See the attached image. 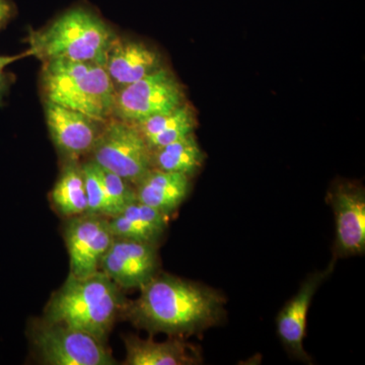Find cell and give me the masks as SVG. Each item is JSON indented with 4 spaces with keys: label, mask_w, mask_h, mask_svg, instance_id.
Instances as JSON below:
<instances>
[{
    "label": "cell",
    "mask_w": 365,
    "mask_h": 365,
    "mask_svg": "<svg viewBox=\"0 0 365 365\" xmlns=\"http://www.w3.org/2000/svg\"><path fill=\"white\" fill-rule=\"evenodd\" d=\"M191 177L180 173L150 169L134 185L136 200L170 216L186 200Z\"/></svg>",
    "instance_id": "obj_15"
},
{
    "label": "cell",
    "mask_w": 365,
    "mask_h": 365,
    "mask_svg": "<svg viewBox=\"0 0 365 365\" xmlns=\"http://www.w3.org/2000/svg\"><path fill=\"white\" fill-rule=\"evenodd\" d=\"M41 86L45 102L76 110L101 122L112 117L116 91L104 64L69 60L44 62Z\"/></svg>",
    "instance_id": "obj_4"
},
{
    "label": "cell",
    "mask_w": 365,
    "mask_h": 365,
    "mask_svg": "<svg viewBox=\"0 0 365 365\" xmlns=\"http://www.w3.org/2000/svg\"><path fill=\"white\" fill-rule=\"evenodd\" d=\"M103 169L135 185L151 169V150L136 125L111 117L91 151Z\"/></svg>",
    "instance_id": "obj_6"
},
{
    "label": "cell",
    "mask_w": 365,
    "mask_h": 365,
    "mask_svg": "<svg viewBox=\"0 0 365 365\" xmlns=\"http://www.w3.org/2000/svg\"><path fill=\"white\" fill-rule=\"evenodd\" d=\"M158 269V245L116 237L100 267L121 289H139L157 275Z\"/></svg>",
    "instance_id": "obj_10"
},
{
    "label": "cell",
    "mask_w": 365,
    "mask_h": 365,
    "mask_svg": "<svg viewBox=\"0 0 365 365\" xmlns=\"http://www.w3.org/2000/svg\"><path fill=\"white\" fill-rule=\"evenodd\" d=\"M205 158L195 135L191 133L151 150V169L180 173L192 177L201 169Z\"/></svg>",
    "instance_id": "obj_18"
},
{
    "label": "cell",
    "mask_w": 365,
    "mask_h": 365,
    "mask_svg": "<svg viewBox=\"0 0 365 365\" xmlns=\"http://www.w3.org/2000/svg\"><path fill=\"white\" fill-rule=\"evenodd\" d=\"M168 217L157 209L135 200L109 218L110 230L116 239L158 245L167 230Z\"/></svg>",
    "instance_id": "obj_16"
},
{
    "label": "cell",
    "mask_w": 365,
    "mask_h": 365,
    "mask_svg": "<svg viewBox=\"0 0 365 365\" xmlns=\"http://www.w3.org/2000/svg\"><path fill=\"white\" fill-rule=\"evenodd\" d=\"M335 216L334 258L361 256L365 252V193L360 185L339 182L329 192Z\"/></svg>",
    "instance_id": "obj_9"
},
{
    "label": "cell",
    "mask_w": 365,
    "mask_h": 365,
    "mask_svg": "<svg viewBox=\"0 0 365 365\" xmlns=\"http://www.w3.org/2000/svg\"><path fill=\"white\" fill-rule=\"evenodd\" d=\"M126 365H194L202 362L200 349L185 342L181 337H173L163 342L153 338L143 339L129 335L123 338Z\"/></svg>",
    "instance_id": "obj_14"
},
{
    "label": "cell",
    "mask_w": 365,
    "mask_h": 365,
    "mask_svg": "<svg viewBox=\"0 0 365 365\" xmlns=\"http://www.w3.org/2000/svg\"><path fill=\"white\" fill-rule=\"evenodd\" d=\"M50 199L57 212L66 217L85 215L88 211L85 177L78 160H68L55 182Z\"/></svg>",
    "instance_id": "obj_19"
},
{
    "label": "cell",
    "mask_w": 365,
    "mask_h": 365,
    "mask_svg": "<svg viewBox=\"0 0 365 365\" xmlns=\"http://www.w3.org/2000/svg\"><path fill=\"white\" fill-rule=\"evenodd\" d=\"M26 55L28 56L29 53L16 56H0V107L4 105V97L11 86V76L6 72V66Z\"/></svg>",
    "instance_id": "obj_21"
},
{
    "label": "cell",
    "mask_w": 365,
    "mask_h": 365,
    "mask_svg": "<svg viewBox=\"0 0 365 365\" xmlns=\"http://www.w3.org/2000/svg\"><path fill=\"white\" fill-rule=\"evenodd\" d=\"M45 117L53 143L68 160L91 153L105 123L51 102H45Z\"/></svg>",
    "instance_id": "obj_12"
},
{
    "label": "cell",
    "mask_w": 365,
    "mask_h": 365,
    "mask_svg": "<svg viewBox=\"0 0 365 365\" xmlns=\"http://www.w3.org/2000/svg\"><path fill=\"white\" fill-rule=\"evenodd\" d=\"M30 336L36 353L44 364H116L105 342L71 327L43 318L34 323Z\"/></svg>",
    "instance_id": "obj_5"
},
{
    "label": "cell",
    "mask_w": 365,
    "mask_h": 365,
    "mask_svg": "<svg viewBox=\"0 0 365 365\" xmlns=\"http://www.w3.org/2000/svg\"><path fill=\"white\" fill-rule=\"evenodd\" d=\"M336 260L333 258L325 270L309 274L302 281L299 292L288 300L276 319L277 334L285 349L304 364H311L312 360L304 347L309 307L318 288L332 274Z\"/></svg>",
    "instance_id": "obj_11"
},
{
    "label": "cell",
    "mask_w": 365,
    "mask_h": 365,
    "mask_svg": "<svg viewBox=\"0 0 365 365\" xmlns=\"http://www.w3.org/2000/svg\"><path fill=\"white\" fill-rule=\"evenodd\" d=\"M16 14V7L13 0H0V30L14 18Z\"/></svg>",
    "instance_id": "obj_22"
},
{
    "label": "cell",
    "mask_w": 365,
    "mask_h": 365,
    "mask_svg": "<svg viewBox=\"0 0 365 365\" xmlns=\"http://www.w3.org/2000/svg\"><path fill=\"white\" fill-rule=\"evenodd\" d=\"M109 218L85 215L69 218L64 230L71 275L86 277L100 271L101 263L114 241Z\"/></svg>",
    "instance_id": "obj_8"
},
{
    "label": "cell",
    "mask_w": 365,
    "mask_h": 365,
    "mask_svg": "<svg viewBox=\"0 0 365 365\" xmlns=\"http://www.w3.org/2000/svg\"><path fill=\"white\" fill-rule=\"evenodd\" d=\"M118 35L107 21L88 7H71L49 25L29 36V55L44 62L55 60L105 64Z\"/></svg>",
    "instance_id": "obj_3"
},
{
    "label": "cell",
    "mask_w": 365,
    "mask_h": 365,
    "mask_svg": "<svg viewBox=\"0 0 365 365\" xmlns=\"http://www.w3.org/2000/svg\"><path fill=\"white\" fill-rule=\"evenodd\" d=\"M85 177L88 211L90 215H102L106 217V191L103 170L93 160L81 165Z\"/></svg>",
    "instance_id": "obj_20"
},
{
    "label": "cell",
    "mask_w": 365,
    "mask_h": 365,
    "mask_svg": "<svg viewBox=\"0 0 365 365\" xmlns=\"http://www.w3.org/2000/svg\"><path fill=\"white\" fill-rule=\"evenodd\" d=\"M126 302L121 288L102 271L86 277L69 274L52 295L44 319L83 331L106 343Z\"/></svg>",
    "instance_id": "obj_2"
},
{
    "label": "cell",
    "mask_w": 365,
    "mask_h": 365,
    "mask_svg": "<svg viewBox=\"0 0 365 365\" xmlns=\"http://www.w3.org/2000/svg\"><path fill=\"white\" fill-rule=\"evenodd\" d=\"M187 103L186 93L169 67L163 66L115 93L112 117L135 124Z\"/></svg>",
    "instance_id": "obj_7"
},
{
    "label": "cell",
    "mask_w": 365,
    "mask_h": 365,
    "mask_svg": "<svg viewBox=\"0 0 365 365\" xmlns=\"http://www.w3.org/2000/svg\"><path fill=\"white\" fill-rule=\"evenodd\" d=\"M165 66L157 50L140 41L117 36L106 56L104 67L115 91L140 81Z\"/></svg>",
    "instance_id": "obj_13"
},
{
    "label": "cell",
    "mask_w": 365,
    "mask_h": 365,
    "mask_svg": "<svg viewBox=\"0 0 365 365\" xmlns=\"http://www.w3.org/2000/svg\"><path fill=\"white\" fill-rule=\"evenodd\" d=\"M139 289L127 313L134 325L151 334L185 338L222 321L225 297L215 288L158 272Z\"/></svg>",
    "instance_id": "obj_1"
},
{
    "label": "cell",
    "mask_w": 365,
    "mask_h": 365,
    "mask_svg": "<svg viewBox=\"0 0 365 365\" xmlns=\"http://www.w3.org/2000/svg\"><path fill=\"white\" fill-rule=\"evenodd\" d=\"M135 125L153 150L194 133L197 120L193 108L187 102L173 111L146 118Z\"/></svg>",
    "instance_id": "obj_17"
}]
</instances>
